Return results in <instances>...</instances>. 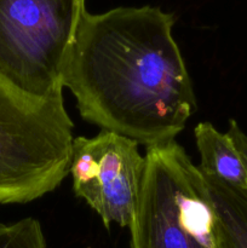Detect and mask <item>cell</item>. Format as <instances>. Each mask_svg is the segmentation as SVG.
I'll return each instance as SVG.
<instances>
[{
    "instance_id": "obj_3",
    "label": "cell",
    "mask_w": 247,
    "mask_h": 248,
    "mask_svg": "<svg viewBox=\"0 0 247 248\" xmlns=\"http://www.w3.org/2000/svg\"><path fill=\"white\" fill-rule=\"evenodd\" d=\"M85 0H0V82L36 102L63 98Z\"/></svg>"
},
{
    "instance_id": "obj_7",
    "label": "cell",
    "mask_w": 247,
    "mask_h": 248,
    "mask_svg": "<svg viewBox=\"0 0 247 248\" xmlns=\"http://www.w3.org/2000/svg\"><path fill=\"white\" fill-rule=\"evenodd\" d=\"M202 176L215 207L217 248H247V190Z\"/></svg>"
},
{
    "instance_id": "obj_8",
    "label": "cell",
    "mask_w": 247,
    "mask_h": 248,
    "mask_svg": "<svg viewBox=\"0 0 247 248\" xmlns=\"http://www.w3.org/2000/svg\"><path fill=\"white\" fill-rule=\"evenodd\" d=\"M0 248H47L40 223L24 218L16 223H0Z\"/></svg>"
},
{
    "instance_id": "obj_6",
    "label": "cell",
    "mask_w": 247,
    "mask_h": 248,
    "mask_svg": "<svg viewBox=\"0 0 247 248\" xmlns=\"http://www.w3.org/2000/svg\"><path fill=\"white\" fill-rule=\"evenodd\" d=\"M200 153L199 170L234 188L247 190V136L234 120L225 132L200 123L194 130Z\"/></svg>"
},
{
    "instance_id": "obj_4",
    "label": "cell",
    "mask_w": 247,
    "mask_h": 248,
    "mask_svg": "<svg viewBox=\"0 0 247 248\" xmlns=\"http://www.w3.org/2000/svg\"><path fill=\"white\" fill-rule=\"evenodd\" d=\"M73 140L63 98L31 101L0 82V205L55 190L69 173Z\"/></svg>"
},
{
    "instance_id": "obj_5",
    "label": "cell",
    "mask_w": 247,
    "mask_h": 248,
    "mask_svg": "<svg viewBox=\"0 0 247 248\" xmlns=\"http://www.w3.org/2000/svg\"><path fill=\"white\" fill-rule=\"evenodd\" d=\"M144 156L138 143L102 130L92 138L73 140L69 173L73 189L98 213L106 228L111 223L130 227L140 182Z\"/></svg>"
},
{
    "instance_id": "obj_2",
    "label": "cell",
    "mask_w": 247,
    "mask_h": 248,
    "mask_svg": "<svg viewBox=\"0 0 247 248\" xmlns=\"http://www.w3.org/2000/svg\"><path fill=\"white\" fill-rule=\"evenodd\" d=\"M128 228L130 248H217L207 184L176 140L147 149Z\"/></svg>"
},
{
    "instance_id": "obj_1",
    "label": "cell",
    "mask_w": 247,
    "mask_h": 248,
    "mask_svg": "<svg viewBox=\"0 0 247 248\" xmlns=\"http://www.w3.org/2000/svg\"><path fill=\"white\" fill-rule=\"evenodd\" d=\"M173 24L154 6L85 12L63 75L85 120L148 148L174 140L196 98Z\"/></svg>"
}]
</instances>
